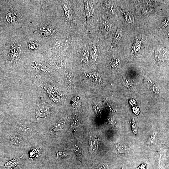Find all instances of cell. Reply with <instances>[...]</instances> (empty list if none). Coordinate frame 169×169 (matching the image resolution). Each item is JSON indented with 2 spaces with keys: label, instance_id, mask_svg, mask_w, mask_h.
Returning <instances> with one entry per match:
<instances>
[{
  "label": "cell",
  "instance_id": "7a4b0ae2",
  "mask_svg": "<svg viewBox=\"0 0 169 169\" xmlns=\"http://www.w3.org/2000/svg\"><path fill=\"white\" fill-rule=\"evenodd\" d=\"M100 24L96 38L103 46L105 48V43L110 38L112 28L108 18L100 13Z\"/></svg>",
  "mask_w": 169,
  "mask_h": 169
},
{
  "label": "cell",
  "instance_id": "6da1fadb",
  "mask_svg": "<svg viewBox=\"0 0 169 169\" xmlns=\"http://www.w3.org/2000/svg\"><path fill=\"white\" fill-rule=\"evenodd\" d=\"M84 14L82 18V35L90 38H96L100 24L101 0H83Z\"/></svg>",
  "mask_w": 169,
  "mask_h": 169
},
{
  "label": "cell",
  "instance_id": "8fae6325",
  "mask_svg": "<svg viewBox=\"0 0 169 169\" xmlns=\"http://www.w3.org/2000/svg\"><path fill=\"white\" fill-rule=\"evenodd\" d=\"M18 162L16 160H13L8 162L5 164V166L7 167H12L16 166Z\"/></svg>",
  "mask_w": 169,
  "mask_h": 169
},
{
  "label": "cell",
  "instance_id": "4fadbf2b",
  "mask_svg": "<svg viewBox=\"0 0 169 169\" xmlns=\"http://www.w3.org/2000/svg\"><path fill=\"white\" fill-rule=\"evenodd\" d=\"M119 62L117 59H112L109 63V66L111 68H114L117 66Z\"/></svg>",
  "mask_w": 169,
  "mask_h": 169
},
{
  "label": "cell",
  "instance_id": "30bf717a",
  "mask_svg": "<svg viewBox=\"0 0 169 169\" xmlns=\"http://www.w3.org/2000/svg\"><path fill=\"white\" fill-rule=\"evenodd\" d=\"M88 75L90 76V78L91 79L92 81L99 82L100 80V78L96 73H90Z\"/></svg>",
  "mask_w": 169,
  "mask_h": 169
},
{
  "label": "cell",
  "instance_id": "ffe728a7",
  "mask_svg": "<svg viewBox=\"0 0 169 169\" xmlns=\"http://www.w3.org/2000/svg\"><path fill=\"white\" fill-rule=\"evenodd\" d=\"M74 99L73 102V105L75 106H79L80 102L79 98L78 97H77Z\"/></svg>",
  "mask_w": 169,
  "mask_h": 169
},
{
  "label": "cell",
  "instance_id": "277c9868",
  "mask_svg": "<svg viewBox=\"0 0 169 169\" xmlns=\"http://www.w3.org/2000/svg\"><path fill=\"white\" fill-rule=\"evenodd\" d=\"M120 10L122 15L128 22L131 23L134 21V18L129 12L122 8H120Z\"/></svg>",
  "mask_w": 169,
  "mask_h": 169
},
{
  "label": "cell",
  "instance_id": "8992f818",
  "mask_svg": "<svg viewBox=\"0 0 169 169\" xmlns=\"http://www.w3.org/2000/svg\"><path fill=\"white\" fill-rule=\"evenodd\" d=\"M136 40L134 43L132 47V54L136 53L137 52L139 51L141 47L142 44V38L141 41H139L136 38Z\"/></svg>",
  "mask_w": 169,
  "mask_h": 169
},
{
  "label": "cell",
  "instance_id": "52a82bcc",
  "mask_svg": "<svg viewBox=\"0 0 169 169\" xmlns=\"http://www.w3.org/2000/svg\"><path fill=\"white\" fill-rule=\"evenodd\" d=\"M11 143L15 145H19L21 144L23 142V140L20 137L15 136L12 137L10 139Z\"/></svg>",
  "mask_w": 169,
  "mask_h": 169
},
{
  "label": "cell",
  "instance_id": "ac0fdd59",
  "mask_svg": "<svg viewBox=\"0 0 169 169\" xmlns=\"http://www.w3.org/2000/svg\"><path fill=\"white\" fill-rule=\"evenodd\" d=\"M80 119L79 117L76 116L73 119V125L74 126H77L79 124Z\"/></svg>",
  "mask_w": 169,
  "mask_h": 169
},
{
  "label": "cell",
  "instance_id": "e0dca14e",
  "mask_svg": "<svg viewBox=\"0 0 169 169\" xmlns=\"http://www.w3.org/2000/svg\"><path fill=\"white\" fill-rule=\"evenodd\" d=\"M74 150L77 155V157H79V159H81L82 156V153L81 151L79 150V148L77 146L74 148Z\"/></svg>",
  "mask_w": 169,
  "mask_h": 169
},
{
  "label": "cell",
  "instance_id": "44dd1931",
  "mask_svg": "<svg viewBox=\"0 0 169 169\" xmlns=\"http://www.w3.org/2000/svg\"><path fill=\"white\" fill-rule=\"evenodd\" d=\"M35 44L34 43H31L30 44V48H31V49H36L35 48L33 47V45H35Z\"/></svg>",
  "mask_w": 169,
  "mask_h": 169
},
{
  "label": "cell",
  "instance_id": "5b68a950",
  "mask_svg": "<svg viewBox=\"0 0 169 169\" xmlns=\"http://www.w3.org/2000/svg\"><path fill=\"white\" fill-rule=\"evenodd\" d=\"M98 148V141L95 138H91L90 139V144H89V149L91 153H95L97 151Z\"/></svg>",
  "mask_w": 169,
  "mask_h": 169
},
{
  "label": "cell",
  "instance_id": "5bb4252c",
  "mask_svg": "<svg viewBox=\"0 0 169 169\" xmlns=\"http://www.w3.org/2000/svg\"><path fill=\"white\" fill-rule=\"evenodd\" d=\"M6 18L9 23H12L14 21L15 18L14 15L12 13H8L7 15Z\"/></svg>",
  "mask_w": 169,
  "mask_h": 169
},
{
  "label": "cell",
  "instance_id": "7c38bea8",
  "mask_svg": "<svg viewBox=\"0 0 169 169\" xmlns=\"http://www.w3.org/2000/svg\"><path fill=\"white\" fill-rule=\"evenodd\" d=\"M117 149L119 151L122 152H126L129 150L128 146L125 145H120Z\"/></svg>",
  "mask_w": 169,
  "mask_h": 169
},
{
  "label": "cell",
  "instance_id": "2e32d148",
  "mask_svg": "<svg viewBox=\"0 0 169 169\" xmlns=\"http://www.w3.org/2000/svg\"><path fill=\"white\" fill-rule=\"evenodd\" d=\"M12 52L14 53L15 55L19 56L20 53V49L18 47L13 48L12 49Z\"/></svg>",
  "mask_w": 169,
  "mask_h": 169
},
{
  "label": "cell",
  "instance_id": "3957f363",
  "mask_svg": "<svg viewBox=\"0 0 169 169\" xmlns=\"http://www.w3.org/2000/svg\"><path fill=\"white\" fill-rule=\"evenodd\" d=\"M123 36L122 30L118 27L110 46V50H114L119 46L122 40Z\"/></svg>",
  "mask_w": 169,
  "mask_h": 169
},
{
  "label": "cell",
  "instance_id": "ba28073f",
  "mask_svg": "<svg viewBox=\"0 0 169 169\" xmlns=\"http://www.w3.org/2000/svg\"><path fill=\"white\" fill-rule=\"evenodd\" d=\"M41 30L42 32L46 33V34L52 35L54 33V31L52 28L46 25L42 26L41 28Z\"/></svg>",
  "mask_w": 169,
  "mask_h": 169
},
{
  "label": "cell",
  "instance_id": "9a60e30c",
  "mask_svg": "<svg viewBox=\"0 0 169 169\" xmlns=\"http://www.w3.org/2000/svg\"><path fill=\"white\" fill-rule=\"evenodd\" d=\"M155 132H154L150 136L148 140L147 141V143L148 144L150 145L153 143L155 137Z\"/></svg>",
  "mask_w": 169,
  "mask_h": 169
},
{
  "label": "cell",
  "instance_id": "d6986e66",
  "mask_svg": "<svg viewBox=\"0 0 169 169\" xmlns=\"http://www.w3.org/2000/svg\"><path fill=\"white\" fill-rule=\"evenodd\" d=\"M169 24V18L165 19L162 22L161 27L163 28H164L166 26Z\"/></svg>",
  "mask_w": 169,
  "mask_h": 169
},
{
  "label": "cell",
  "instance_id": "9c48e42d",
  "mask_svg": "<svg viewBox=\"0 0 169 169\" xmlns=\"http://www.w3.org/2000/svg\"><path fill=\"white\" fill-rule=\"evenodd\" d=\"M65 122L61 121L57 123L53 128V131H57L62 129L65 125Z\"/></svg>",
  "mask_w": 169,
  "mask_h": 169
},
{
  "label": "cell",
  "instance_id": "7402d4cb",
  "mask_svg": "<svg viewBox=\"0 0 169 169\" xmlns=\"http://www.w3.org/2000/svg\"><path fill=\"white\" fill-rule=\"evenodd\" d=\"M166 35L167 37L169 38V31L167 32Z\"/></svg>",
  "mask_w": 169,
  "mask_h": 169
}]
</instances>
